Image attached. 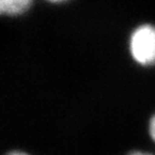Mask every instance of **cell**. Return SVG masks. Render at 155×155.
<instances>
[{
	"mask_svg": "<svg viewBox=\"0 0 155 155\" xmlns=\"http://www.w3.org/2000/svg\"><path fill=\"white\" fill-rule=\"evenodd\" d=\"M129 52L137 64L144 67L155 65V26L143 24L131 32Z\"/></svg>",
	"mask_w": 155,
	"mask_h": 155,
	"instance_id": "obj_1",
	"label": "cell"
},
{
	"mask_svg": "<svg viewBox=\"0 0 155 155\" xmlns=\"http://www.w3.org/2000/svg\"><path fill=\"white\" fill-rule=\"evenodd\" d=\"M34 0H0V16H18L26 13Z\"/></svg>",
	"mask_w": 155,
	"mask_h": 155,
	"instance_id": "obj_2",
	"label": "cell"
},
{
	"mask_svg": "<svg viewBox=\"0 0 155 155\" xmlns=\"http://www.w3.org/2000/svg\"><path fill=\"white\" fill-rule=\"evenodd\" d=\"M149 134H150L151 139L155 142V113L153 114L149 122Z\"/></svg>",
	"mask_w": 155,
	"mask_h": 155,
	"instance_id": "obj_3",
	"label": "cell"
},
{
	"mask_svg": "<svg viewBox=\"0 0 155 155\" xmlns=\"http://www.w3.org/2000/svg\"><path fill=\"white\" fill-rule=\"evenodd\" d=\"M7 155H31V154H29V153L25 152V151L14 150V151H11V152H9Z\"/></svg>",
	"mask_w": 155,
	"mask_h": 155,
	"instance_id": "obj_4",
	"label": "cell"
},
{
	"mask_svg": "<svg viewBox=\"0 0 155 155\" xmlns=\"http://www.w3.org/2000/svg\"><path fill=\"white\" fill-rule=\"evenodd\" d=\"M128 155H153L152 153H148V152H143V151H134L130 152Z\"/></svg>",
	"mask_w": 155,
	"mask_h": 155,
	"instance_id": "obj_5",
	"label": "cell"
},
{
	"mask_svg": "<svg viewBox=\"0 0 155 155\" xmlns=\"http://www.w3.org/2000/svg\"><path fill=\"white\" fill-rule=\"evenodd\" d=\"M48 2H51V3H61L64 2V1H67V0H45Z\"/></svg>",
	"mask_w": 155,
	"mask_h": 155,
	"instance_id": "obj_6",
	"label": "cell"
}]
</instances>
